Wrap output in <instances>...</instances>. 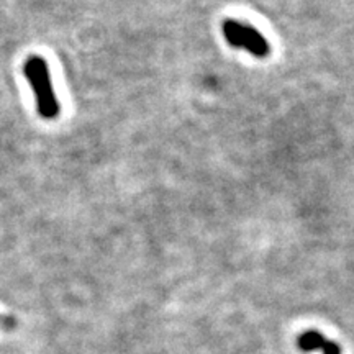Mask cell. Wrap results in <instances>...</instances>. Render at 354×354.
Instances as JSON below:
<instances>
[{
	"mask_svg": "<svg viewBox=\"0 0 354 354\" xmlns=\"http://www.w3.org/2000/svg\"><path fill=\"white\" fill-rule=\"evenodd\" d=\"M325 339H326L325 336H323L322 333H318V331L308 330L297 338V348L302 349V351H305V353L317 351V349H322Z\"/></svg>",
	"mask_w": 354,
	"mask_h": 354,
	"instance_id": "obj_3",
	"label": "cell"
},
{
	"mask_svg": "<svg viewBox=\"0 0 354 354\" xmlns=\"http://www.w3.org/2000/svg\"><path fill=\"white\" fill-rule=\"evenodd\" d=\"M322 349H323V354H342V348H339V344L335 342H330V339H325Z\"/></svg>",
	"mask_w": 354,
	"mask_h": 354,
	"instance_id": "obj_4",
	"label": "cell"
},
{
	"mask_svg": "<svg viewBox=\"0 0 354 354\" xmlns=\"http://www.w3.org/2000/svg\"><path fill=\"white\" fill-rule=\"evenodd\" d=\"M24 73L26 81L33 88L38 113L46 120L56 118L59 115V102H57L55 88H53L46 61L39 56L28 57L24 66Z\"/></svg>",
	"mask_w": 354,
	"mask_h": 354,
	"instance_id": "obj_1",
	"label": "cell"
},
{
	"mask_svg": "<svg viewBox=\"0 0 354 354\" xmlns=\"http://www.w3.org/2000/svg\"><path fill=\"white\" fill-rule=\"evenodd\" d=\"M223 35L232 46L245 48L251 55L258 57L269 55V43L253 26L234 20H227L223 24Z\"/></svg>",
	"mask_w": 354,
	"mask_h": 354,
	"instance_id": "obj_2",
	"label": "cell"
}]
</instances>
